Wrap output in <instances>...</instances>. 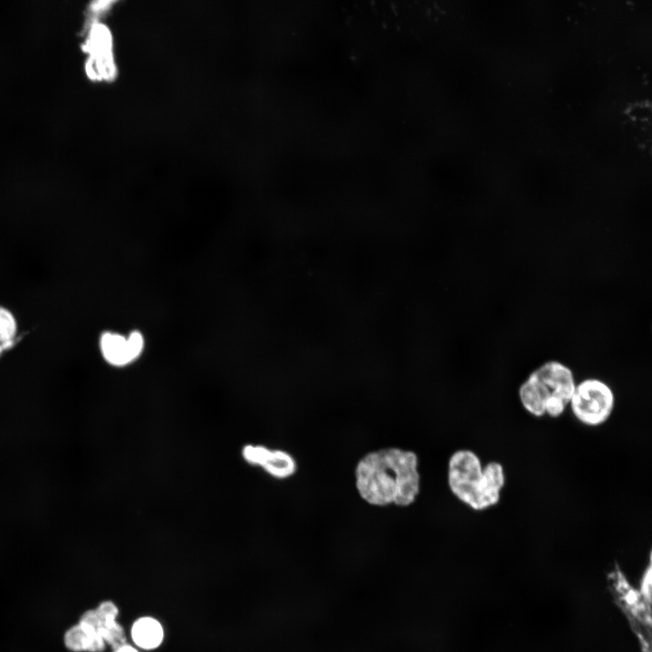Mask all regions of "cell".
I'll return each mask as SVG.
<instances>
[{"label": "cell", "mask_w": 652, "mask_h": 652, "mask_svg": "<svg viewBox=\"0 0 652 652\" xmlns=\"http://www.w3.org/2000/svg\"><path fill=\"white\" fill-rule=\"evenodd\" d=\"M417 463L414 452L397 447L368 453L355 469L359 494L371 505H410L419 494Z\"/></svg>", "instance_id": "cell-1"}, {"label": "cell", "mask_w": 652, "mask_h": 652, "mask_svg": "<svg viewBox=\"0 0 652 652\" xmlns=\"http://www.w3.org/2000/svg\"><path fill=\"white\" fill-rule=\"evenodd\" d=\"M447 481L450 491L459 501L479 512L500 502L505 473L501 463L491 461L483 466L475 452L460 449L449 458Z\"/></svg>", "instance_id": "cell-2"}, {"label": "cell", "mask_w": 652, "mask_h": 652, "mask_svg": "<svg viewBox=\"0 0 652 652\" xmlns=\"http://www.w3.org/2000/svg\"><path fill=\"white\" fill-rule=\"evenodd\" d=\"M571 369L561 362L547 361L521 384L518 396L523 408L535 417H559L569 406L575 389Z\"/></svg>", "instance_id": "cell-3"}, {"label": "cell", "mask_w": 652, "mask_h": 652, "mask_svg": "<svg viewBox=\"0 0 652 652\" xmlns=\"http://www.w3.org/2000/svg\"><path fill=\"white\" fill-rule=\"evenodd\" d=\"M569 406L578 421L594 427L609 418L615 397L610 387L602 380L587 379L576 384Z\"/></svg>", "instance_id": "cell-4"}, {"label": "cell", "mask_w": 652, "mask_h": 652, "mask_svg": "<svg viewBox=\"0 0 652 652\" xmlns=\"http://www.w3.org/2000/svg\"><path fill=\"white\" fill-rule=\"evenodd\" d=\"M240 455L244 464L259 468L275 479L289 478L297 469L296 461L290 453L262 444H244L240 450Z\"/></svg>", "instance_id": "cell-5"}, {"label": "cell", "mask_w": 652, "mask_h": 652, "mask_svg": "<svg viewBox=\"0 0 652 652\" xmlns=\"http://www.w3.org/2000/svg\"><path fill=\"white\" fill-rule=\"evenodd\" d=\"M145 340L138 331L124 336L115 331H104L99 339V350L103 360L113 368H125L142 354Z\"/></svg>", "instance_id": "cell-6"}, {"label": "cell", "mask_w": 652, "mask_h": 652, "mask_svg": "<svg viewBox=\"0 0 652 652\" xmlns=\"http://www.w3.org/2000/svg\"><path fill=\"white\" fill-rule=\"evenodd\" d=\"M84 50L90 53L86 72L93 80H110L115 76L116 68L111 53V35L109 29L101 24L92 25Z\"/></svg>", "instance_id": "cell-7"}, {"label": "cell", "mask_w": 652, "mask_h": 652, "mask_svg": "<svg viewBox=\"0 0 652 652\" xmlns=\"http://www.w3.org/2000/svg\"><path fill=\"white\" fill-rule=\"evenodd\" d=\"M119 609L110 600L101 602L94 609L84 611L80 618L91 623L106 645L114 650L126 643L123 628L117 622Z\"/></svg>", "instance_id": "cell-8"}, {"label": "cell", "mask_w": 652, "mask_h": 652, "mask_svg": "<svg viewBox=\"0 0 652 652\" xmlns=\"http://www.w3.org/2000/svg\"><path fill=\"white\" fill-rule=\"evenodd\" d=\"M63 644L72 652H102L106 647L105 641L84 622H78L65 631Z\"/></svg>", "instance_id": "cell-9"}, {"label": "cell", "mask_w": 652, "mask_h": 652, "mask_svg": "<svg viewBox=\"0 0 652 652\" xmlns=\"http://www.w3.org/2000/svg\"><path fill=\"white\" fill-rule=\"evenodd\" d=\"M163 637L162 626L153 618H140L135 621L131 628V638L134 643L144 649L158 647L161 644Z\"/></svg>", "instance_id": "cell-10"}, {"label": "cell", "mask_w": 652, "mask_h": 652, "mask_svg": "<svg viewBox=\"0 0 652 652\" xmlns=\"http://www.w3.org/2000/svg\"><path fill=\"white\" fill-rule=\"evenodd\" d=\"M18 328L14 313L7 307L0 305V342H10L21 338Z\"/></svg>", "instance_id": "cell-11"}, {"label": "cell", "mask_w": 652, "mask_h": 652, "mask_svg": "<svg viewBox=\"0 0 652 652\" xmlns=\"http://www.w3.org/2000/svg\"><path fill=\"white\" fill-rule=\"evenodd\" d=\"M22 339L19 338L18 340H15L14 341L10 342H0V356L3 355L5 351H8L9 350L13 349L16 346V344L20 341Z\"/></svg>", "instance_id": "cell-12"}, {"label": "cell", "mask_w": 652, "mask_h": 652, "mask_svg": "<svg viewBox=\"0 0 652 652\" xmlns=\"http://www.w3.org/2000/svg\"><path fill=\"white\" fill-rule=\"evenodd\" d=\"M114 652H138V650L136 648H134L133 647H131L128 644H125V645L116 648L114 650Z\"/></svg>", "instance_id": "cell-13"}]
</instances>
